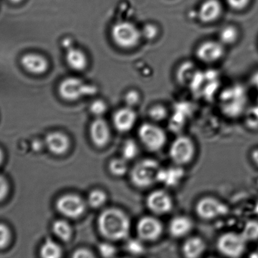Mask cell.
I'll list each match as a JSON object with an SVG mask.
<instances>
[{
    "mask_svg": "<svg viewBox=\"0 0 258 258\" xmlns=\"http://www.w3.org/2000/svg\"><path fill=\"white\" fill-rule=\"evenodd\" d=\"M98 230L106 239L119 241L126 239L130 232L131 222L128 215L120 209H108L99 215Z\"/></svg>",
    "mask_w": 258,
    "mask_h": 258,
    "instance_id": "obj_1",
    "label": "cell"
},
{
    "mask_svg": "<svg viewBox=\"0 0 258 258\" xmlns=\"http://www.w3.org/2000/svg\"><path fill=\"white\" fill-rule=\"evenodd\" d=\"M248 103L246 89L241 84H233L221 92L220 106L224 115L229 118H236L245 112Z\"/></svg>",
    "mask_w": 258,
    "mask_h": 258,
    "instance_id": "obj_2",
    "label": "cell"
},
{
    "mask_svg": "<svg viewBox=\"0 0 258 258\" xmlns=\"http://www.w3.org/2000/svg\"><path fill=\"white\" fill-rule=\"evenodd\" d=\"M111 36L117 46L129 49L137 46L141 41V30L130 21H122L116 23L112 27Z\"/></svg>",
    "mask_w": 258,
    "mask_h": 258,
    "instance_id": "obj_3",
    "label": "cell"
},
{
    "mask_svg": "<svg viewBox=\"0 0 258 258\" xmlns=\"http://www.w3.org/2000/svg\"><path fill=\"white\" fill-rule=\"evenodd\" d=\"M161 168L159 163L153 159H145L138 162L131 172L132 183L140 188L151 186L158 182Z\"/></svg>",
    "mask_w": 258,
    "mask_h": 258,
    "instance_id": "obj_4",
    "label": "cell"
},
{
    "mask_svg": "<svg viewBox=\"0 0 258 258\" xmlns=\"http://www.w3.org/2000/svg\"><path fill=\"white\" fill-rule=\"evenodd\" d=\"M97 92L94 86L86 84L83 80L76 77L65 79L59 86V93L68 101H77L82 97L92 95Z\"/></svg>",
    "mask_w": 258,
    "mask_h": 258,
    "instance_id": "obj_5",
    "label": "cell"
},
{
    "mask_svg": "<svg viewBox=\"0 0 258 258\" xmlns=\"http://www.w3.org/2000/svg\"><path fill=\"white\" fill-rule=\"evenodd\" d=\"M246 243L241 233H227L218 239L217 246L227 257H239L245 252Z\"/></svg>",
    "mask_w": 258,
    "mask_h": 258,
    "instance_id": "obj_6",
    "label": "cell"
},
{
    "mask_svg": "<svg viewBox=\"0 0 258 258\" xmlns=\"http://www.w3.org/2000/svg\"><path fill=\"white\" fill-rule=\"evenodd\" d=\"M142 143L151 151L161 149L166 142V135L160 127L152 124H144L138 130Z\"/></svg>",
    "mask_w": 258,
    "mask_h": 258,
    "instance_id": "obj_7",
    "label": "cell"
},
{
    "mask_svg": "<svg viewBox=\"0 0 258 258\" xmlns=\"http://www.w3.org/2000/svg\"><path fill=\"white\" fill-rule=\"evenodd\" d=\"M195 151V145L189 137L179 136L171 144L170 157L177 165H186L192 161Z\"/></svg>",
    "mask_w": 258,
    "mask_h": 258,
    "instance_id": "obj_8",
    "label": "cell"
},
{
    "mask_svg": "<svg viewBox=\"0 0 258 258\" xmlns=\"http://www.w3.org/2000/svg\"><path fill=\"white\" fill-rule=\"evenodd\" d=\"M57 211L67 218H80L86 212V204L84 200L75 194L63 195L56 204Z\"/></svg>",
    "mask_w": 258,
    "mask_h": 258,
    "instance_id": "obj_9",
    "label": "cell"
},
{
    "mask_svg": "<svg viewBox=\"0 0 258 258\" xmlns=\"http://www.w3.org/2000/svg\"><path fill=\"white\" fill-rule=\"evenodd\" d=\"M227 206L213 197H205L197 204V213L204 220L215 219L227 215Z\"/></svg>",
    "mask_w": 258,
    "mask_h": 258,
    "instance_id": "obj_10",
    "label": "cell"
},
{
    "mask_svg": "<svg viewBox=\"0 0 258 258\" xmlns=\"http://www.w3.org/2000/svg\"><path fill=\"white\" fill-rule=\"evenodd\" d=\"M225 53V45L220 41L208 40L197 48V58L204 63L212 64L222 59Z\"/></svg>",
    "mask_w": 258,
    "mask_h": 258,
    "instance_id": "obj_11",
    "label": "cell"
},
{
    "mask_svg": "<svg viewBox=\"0 0 258 258\" xmlns=\"http://www.w3.org/2000/svg\"><path fill=\"white\" fill-rule=\"evenodd\" d=\"M137 232L141 240L151 242L159 239L162 233V225L153 217H144L138 221Z\"/></svg>",
    "mask_w": 258,
    "mask_h": 258,
    "instance_id": "obj_12",
    "label": "cell"
},
{
    "mask_svg": "<svg viewBox=\"0 0 258 258\" xmlns=\"http://www.w3.org/2000/svg\"><path fill=\"white\" fill-rule=\"evenodd\" d=\"M147 207L156 215H165L171 212L173 201L169 194L164 190H156L147 198Z\"/></svg>",
    "mask_w": 258,
    "mask_h": 258,
    "instance_id": "obj_13",
    "label": "cell"
},
{
    "mask_svg": "<svg viewBox=\"0 0 258 258\" xmlns=\"http://www.w3.org/2000/svg\"><path fill=\"white\" fill-rule=\"evenodd\" d=\"M90 136L93 143L98 148L107 145L110 139V130L108 124L102 118H97L90 127Z\"/></svg>",
    "mask_w": 258,
    "mask_h": 258,
    "instance_id": "obj_14",
    "label": "cell"
},
{
    "mask_svg": "<svg viewBox=\"0 0 258 258\" xmlns=\"http://www.w3.org/2000/svg\"><path fill=\"white\" fill-rule=\"evenodd\" d=\"M222 12V5L219 0H206L200 6L197 15L202 22L212 23L221 17Z\"/></svg>",
    "mask_w": 258,
    "mask_h": 258,
    "instance_id": "obj_15",
    "label": "cell"
},
{
    "mask_svg": "<svg viewBox=\"0 0 258 258\" xmlns=\"http://www.w3.org/2000/svg\"><path fill=\"white\" fill-rule=\"evenodd\" d=\"M137 121V115L131 107L119 109L113 115V124L119 132L132 130Z\"/></svg>",
    "mask_w": 258,
    "mask_h": 258,
    "instance_id": "obj_16",
    "label": "cell"
},
{
    "mask_svg": "<svg viewBox=\"0 0 258 258\" xmlns=\"http://www.w3.org/2000/svg\"><path fill=\"white\" fill-rule=\"evenodd\" d=\"M47 147L54 154H65L69 150L71 142L68 136L60 132H53L47 136Z\"/></svg>",
    "mask_w": 258,
    "mask_h": 258,
    "instance_id": "obj_17",
    "label": "cell"
},
{
    "mask_svg": "<svg viewBox=\"0 0 258 258\" xmlns=\"http://www.w3.org/2000/svg\"><path fill=\"white\" fill-rule=\"evenodd\" d=\"M66 61L68 65L74 71H84L89 65V60L86 53L83 50L74 47H68Z\"/></svg>",
    "mask_w": 258,
    "mask_h": 258,
    "instance_id": "obj_18",
    "label": "cell"
},
{
    "mask_svg": "<svg viewBox=\"0 0 258 258\" xmlns=\"http://www.w3.org/2000/svg\"><path fill=\"white\" fill-rule=\"evenodd\" d=\"M192 229V222L189 218L178 216L173 218L169 224V232L175 238H181L187 235Z\"/></svg>",
    "mask_w": 258,
    "mask_h": 258,
    "instance_id": "obj_19",
    "label": "cell"
},
{
    "mask_svg": "<svg viewBox=\"0 0 258 258\" xmlns=\"http://www.w3.org/2000/svg\"><path fill=\"white\" fill-rule=\"evenodd\" d=\"M23 66L30 72L34 74H42L46 71L48 63L42 56L36 54L26 55L23 57Z\"/></svg>",
    "mask_w": 258,
    "mask_h": 258,
    "instance_id": "obj_20",
    "label": "cell"
},
{
    "mask_svg": "<svg viewBox=\"0 0 258 258\" xmlns=\"http://www.w3.org/2000/svg\"><path fill=\"white\" fill-rule=\"evenodd\" d=\"M183 175H184V171L178 167L167 168V169L161 168L158 176V182H161L167 186H177L183 178Z\"/></svg>",
    "mask_w": 258,
    "mask_h": 258,
    "instance_id": "obj_21",
    "label": "cell"
},
{
    "mask_svg": "<svg viewBox=\"0 0 258 258\" xmlns=\"http://www.w3.org/2000/svg\"><path fill=\"white\" fill-rule=\"evenodd\" d=\"M206 245L200 237H192L183 244V253L185 257L197 258L200 257L206 251Z\"/></svg>",
    "mask_w": 258,
    "mask_h": 258,
    "instance_id": "obj_22",
    "label": "cell"
},
{
    "mask_svg": "<svg viewBox=\"0 0 258 258\" xmlns=\"http://www.w3.org/2000/svg\"><path fill=\"white\" fill-rule=\"evenodd\" d=\"M239 37V29L234 25H227L221 30L219 41L224 45H233Z\"/></svg>",
    "mask_w": 258,
    "mask_h": 258,
    "instance_id": "obj_23",
    "label": "cell"
},
{
    "mask_svg": "<svg viewBox=\"0 0 258 258\" xmlns=\"http://www.w3.org/2000/svg\"><path fill=\"white\" fill-rule=\"evenodd\" d=\"M52 230L55 236L63 242L71 240V237H72V227L67 221H63V220L56 221L53 224Z\"/></svg>",
    "mask_w": 258,
    "mask_h": 258,
    "instance_id": "obj_24",
    "label": "cell"
},
{
    "mask_svg": "<svg viewBox=\"0 0 258 258\" xmlns=\"http://www.w3.org/2000/svg\"><path fill=\"white\" fill-rule=\"evenodd\" d=\"M41 255L45 258L60 257L62 255L61 248L51 239H47L41 248Z\"/></svg>",
    "mask_w": 258,
    "mask_h": 258,
    "instance_id": "obj_25",
    "label": "cell"
},
{
    "mask_svg": "<svg viewBox=\"0 0 258 258\" xmlns=\"http://www.w3.org/2000/svg\"><path fill=\"white\" fill-rule=\"evenodd\" d=\"M107 195L101 189H94L89 193L88 203L93 209H99L107 202Z\"/></svg>",
    "mask_w": 258,
    "mask_h": 258,
    "instance_id": "obj_26",
    "label": "cell"
},
{
    "mask_svg": "<svg viewBox=\"0 0 258 258\" xmlns=\"http://www.w3.org/2000/svg\"><path fill=\"white\" fill-rule=\"evenodd\" d=\"M128 167L127 160L124 158L114 159L109 164V170L115 177H122L128 171Z\"/></svg>",
    "mask_w": 258,
    "mask_h": 258,
    "instance_id": "obj_27",
    "label": "cell"
},
{
    "mask_svg": "<svg viewBox=\"0 0 258 258\" xmlns=\"http://www.w3.org/2000/svg\"><path fill=\"white\" fill-rule=\"evenodd\" d=\"M241 235L247 242L257 240L258 239V221H248L243 227Z\"/></svg>",
    "mask_w": 258,
    "mask_h": 258,
    "instance_id": "obj_28",
    "label": "cell"
},
{
    "mask_svg": "<svg viewBox=\"0 0 258 258\" xmlns=\"http://www.w3.org/2000/svg\"><path fill=\"white\" fill-rule=\"evenodd\" d=\"M138 146L136 142L132 139H128L124 142L122 148V158L125 160H132L138 156Z\"/></svg>",
    "mask_w": 258,
    "mask_h": 258,
    "instance_id": "obj_29",
    "label": "cell"
},
{
    "mask_svg": "<svg viewBox=\"0 0 258 258\" xmlns=\"http://www.w3.org/2000/svg\"><path fill=\"white\" fill-rule=\"evenodd\" d=\"M107 106L105 101L98 99L92 103L90 106V111L94 115L97 117L101 116L107 112Z\"/></svg>",
    "mask_w": 258,
    "mask_h": 258,
    "instance_id": "obj_30",
    "label": "cell"
},
{
    "mask_svg": "<svg viewBox=\"0 0 258 258\" xmlns=\"http://www.w3.org/2000/svg\"><path fill=\"white\" fill-rule=\"evenodd\" d=\"M126 249L131 254H141L144 253V247L141 241L138 239H130L127 242Z\"/></svg>",
    "mask_w": 258,
    "mask_h": 258,
    "instance_id": "obj_31",
    "label": "cell"
},
{
    "mask_svg": "<svg viewBox=\"0 0 258 258\" xmlns=\"http://www.w3.org/2000/svg\"><path fill=\"white\" fill-rule=\"evenodd\" d=\"M100 254L104 257H113L116 255V249L113 245L108 242H103L98 246Z\"/></svg>",
    "mask_w": 258,
    "mask_h": 258,
    "instance_id": "obj_32",
    "label": "cell"
},
{
    "mask_svg": "<svg viewBox=\"0 0 258 258\" xmlns=\"http://www.w3.org/2000/svg\"><path fill=\"white\" fill-rule=\"evenodd\" d=\"M158 28L155 24H147L144 26L142 30H141V34L146 39L149 40L155 39L158 35Z\"/></svg>",
    "mask_w": 258,
    "mask_h": 258,
    "instance_id": "obj_33",
    "label": "cell"
},
{
    "mask_svg": "<svg viewBox=\"0 0 258 258\" xmlns=\"http://www.w3.org/2000/svg\"><path fill=\"white\" fill-rule=\"evenodd\" d=\"M246 123L252 128L258 127V105L246 112Z\"/></svg>",
    "mask_w": 258,
    "mask_h": 258,
    "instance_id": "obj_34",
    "label": "cell"
},
{
    "mask_svg": "<svg viewBox=\"0 0 258 258\" xmlns=\"http://www.w3.org/2000/svg\"><path fill=\"white\" fill-rule=\"evenodd\" d=\"M167 115V111L163 106H153L150 110V116L154 121H162L165 119Z\"/></svg>",
    "mask_w": 258,
    "mask_h": 258,
    "instance_id": "obj_35",
    "label": "cell"
},
{
    "mask_svg": "<svg viewBox=\"0 0 258 258\" xmlns=\"http://www.w3.org/2000/svg\"><path fill=\"white\" fill-rule=\"evenodd\" d=\"M230 9L235 11H242L246 9L251 3V0H226Z\"/></svg>",
    "mask_w": 258,
    "mask_h": 258,
    "instance_id": "obj_36",
    "label": "cell"
},
{
    "mask_svg": "<svg viewBox=\"0 0 258 258\" xmlns=\"http://www.w3.org/2000/svg\"><path fill=\"white\" fill-rule=\"evenodd\" d=\"M10 240V232L4 224H0V248H5Z\"/></svg>",
    "mask_w": 258,
    "mask_h": 258,
    "instance_id": "obj_37",
    "label": "cell"
},
{
    "mask_svg": "<svg viewBox=\"0 0 258 258\" xmlns=\"http://www.w3.org/2000/svg\"><path fill=\"white\" fill-rule=\"evenodd\" d=\"M125 100L128 107L136 106L140 101L139 93L135 90L129 91L125 95Z\"/></svg>",
    "mask_w": 258,
    "mask_h": 258,
    "instance_id": "obj_38",
    "label": "cell"
},
{
    "mask_svg": "<svg viewBox=\"0 0 258 258\" xmlns=\"http://www.w3.org/2000/svg\"><path fill=\"white\" fill-rule=\"evenodd\" d=\"M73 257L75 258H91L95 257V255L90 250L87 249V248H81L74 251Z\"/></svg>",
    "mask_w": 258,
    "mask_h": 258,
    "instance_id": "obj_39",
    "label": "cell"
},
{
    "mask_svg": "<svg viewBox=\"0 0 258 258\" xmlns=\"http://www.w3.org/2000/svg\"><path fill=\"white\" fill-rule=\"evenodd\" d=\"M9 192V184L3 176L0 175V201L4 199Z\"/></svg>",
    "mask_w": 258,
    "mask_h": 258,
    "instance_id": "obj_40",
    "label": "cell"
},
{
    "mask_svg": "<svg viewBox=\"0 0 258 258\" xmlns=\"http://www.w3.org/2000/svg\"><path fill=\"white\" fill-rule=\"evenodd\" d=\"M251 83L252 86L258 91V71L254 72L251 76Z\"/></svg>",
    "mask_w": 258,
    "mask_h": 258,
    "instance_id": "obj_41",
    "label": "cell"
},
{
    "mask_svg": "<svg viewBox=\"0 0 258 258\" xmlns=\"http://www.w3.org/2000/svg\"><path fill=\"white\" fill-rule=\"evenodd\" d=\"M251 159H252L253 162H254L256 165L258 167V148L254 150L251 154Z\"/></svg>",
    "mask_w": 258,
    "mask_h": 258,
    "instance_id": "obj_42",
    "label": "cell"
},
{
    "mask_svg": "<svg viewBox=\"0 0 258 258\" xmlns=\"http://www.w3.org/2000/svg\"><path fill=\"white\" fill-rule=\"evenodd\" d=\"M254 212H255L256 215L258 216V200L257 202H256L255 205H254Z\"/></svg>",
    "mask_w": 258,
    "mask_h": 258,
    "instance_id": "obj_43",
    "label": "cell"
},
{
    "mask_svg": "<svg viewBox=\"0 0 258 258\" xmlns=\"http://www.w3.org/2000/svg\"><path fill=\"white\" fill-rule=\"evenodd\" d=\"M3 151L0 149V165H1L2 162H3Z\"/></svg>",
    "mask_w": 258,
    "mask_h": 258,
    "instance_id": "obj_44",
    "label": "cell"
},
{
    "mask_svg": "<svg viewBox=\"0 0 258 258\" xmlns=\"http://www.w3.org/2000/svg\"><path fill=\"white\" fill-rule=\"evenodd\" d=\"M11 1L15 2V3H18V2H20L21 0H11Z\"/></svg>",
    "mask_w": 258,
    "mask_h": 258,
    "instance_id": "obj_45",
    "label": "cell"
}]
</instances>
